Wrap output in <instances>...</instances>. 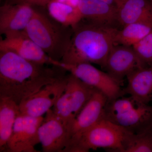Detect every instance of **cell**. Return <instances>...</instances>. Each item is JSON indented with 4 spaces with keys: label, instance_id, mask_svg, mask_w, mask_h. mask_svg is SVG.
<instances>
[{
    "label": "cell",
    "instance_id": "obj_1",
    "mask_svg": "<svg viewBox=\"0 0 152 152\" xmlns=\"http://www.w3.org/2000/svg\"><path fill=\"white\" fill-rule=\"evenodd\" d=\"M64 69L31 61L13 52L0 51V98L20 105L45 86L64 76Z\"/></svg>",
    "mask_w": 152,
    "mask_h": 152
},
{
    "label": "cell",
    "instance_id": "obj_2",
    "mask_svg": "<svg viewBox=\"0 0 152 152\" xmlns=\"http://www.w3.org/2000/svg\"><path fill=\"white\" fill-rule=\"evenodd\" d=\"M72 28L70 42L60 61L68 64L90 63L104 68L109 53L116 45L118 29L83 20Z\"/></svg>",
    "mask_w": 152,
    "mask_h": 152
},
{
    "label": "cell",
    "instance_id": "obj_3",
    "mask_svg": "<svg viewBox=\"0 0 152 152\" xmlns=\"http://www.w3.org/2000/svg\"><path fill=\"white\" fill-rule=\"evenodd\" d=\"M24 31L50 58L57 61H61L67 50L73 32L72 27L64 26L48 12L35 9Z\"/></svg>",
    "mask_w": 152,
    "mask_h": 152
},
{
    "label": "cell",
    "instance_id": "obj_4",
    "mask_svg": "<svg viewBox=\"0 0 152 152\" xmlns=\"http://www.w3.org/2000/svg\"><path fill=\"white\" fill-rule=\"evenodd\" d=\"M127 132L104 118L85 132L69 152H86L91 149L103 148L110 151L121 152Z\"/></svg>",
    "mask_w": 152,
    "mask_h": 152
},
{
    "label": "cell",
    "instance_id": "obj_5",
    "mask_svg": "<svg viewBox=\"0 0 152 152\" xmlns=\"http://www.w3.org/2000/svg\"><path fill=\"white\" fill-rule=\"evenodd\" d=\"M51 63L52 65L62 68L85 83L99 90L105 95L109 100L124 95L121 84L107 73L97 69L91 64L83 63L68 64L53 59Z\"/></svg>",
    "mask_w": 152,
    "mask_h": 152
},
{
    "label": "cell",
    "instance_id": "obj_6",
    "mask_svg": "<svg viewBox=\"0 0 152 152\" xmlns=\"http://www.w3.org/2000/svg\"><path fill=\"white\" fill-rule=\"evenodd\" d=\"M108 100L102 93L98 90L95 91L74 119L69 133L67 145L64 152H69L85 132L104 118L105 108Z\"/></svg>",
    "mask_w": 152,
    "mask_h": 152
},
{
    "label": "cell",
    "instance_id": "obj_7",
    "mask_svg": "<svg viewBox=\"0 0 152 152\" xmlns=\"http://www.w3.org/2000/svg\"><path fill=\"white\" fill-rule=\"evenodd\" d=\"M44 118L19 115L6 148L12 152H37L35 146L40 143L38 130Z\"/></svg>",
    "mask_w": 152,
    "mask_h": 152
},
{
    "label": "cell",
    "instance_id": "obj_8",
    "mask_svg": "<svg viewBox=\"0 0 152 152\" xmlns=\"http://www.w3.org/2000/svg\"><path fill=\"white\" fill-rule=\"evenodd\" d=\"M67 77L63 76L22 102L19 105L20 114L36 118L42 117L64 92Z\"/></svg>",
    "mask_w": 152,
    "mask_h": 152
},
{
    "label": "cell",
    "instance_id": "obj_9",
    "mask_svg": "<svg viewBox=\"0 0 152 152\" xmlns=\"http://www.w3.org/2000/svg\"><path fill=\"white\" fill-rule=\"evenodd\" d=\"M108 120L130 132L138 133L152 127V106L135 99L122 112L106 114Z\"/></svg>",
    "mask_w": 152,
    "mask_h": 152
},
{
    "label": "cell",
    "instance_id": "obj_10",
    "mask_svg": "<svg viewBox=\"0 0 152 152\" xmlns=\"http://www.w3.org/2000/svg\"><path fill=\"white\" fill-rule=\"evenodd\" d=\"M145 67L132 47L115 45L109 53L104 69L112 77L121 84L124 78L133 71Z\"/></svg>",
    "mask_w": 152,
    "mask_h": 152
},
{
    "label": "cell",
    "instance_id": "obj_11",
    "mask_svg": "<svg viewBox=\"0 0 152 152\" xmlns=\"http://www.w3.org/2000/svg\"><path fill=\"white\" fill-rule=\"evenodd\" d=\"M0 40V51L13 52L26 59L34 62L51 64L50 58L27 35L24 31L5 34Z\"/></svg>",
    "mask_w": 152,
    "mask_h": 152
},
{
    "label": "cell",
    "instance_id": "obj_12",
    "mask_svg": "<svg viewBox=\"0 0 152 152\" xmlns=\"http://www.w3.org/2000/svg\"><path fill=\"white\" fill-rule=\"evenodd\" d=\"M40 143L45 152H64L69 140L67 128L50 109L38 130Z\"/></svg>",
    "mask_w": 152,
    "mask_h": 152
},
{
    "label": "cell",
    "instance_id": "obj_13",
    "mask_svg": "<svg viewBox=\"0 0 152 152\" xmlns=\"http://www.w3.org/2000/svg\"><path fill=\"white\" fill-rule=\"evenodd\" d=\"M34 12L32 6L23 3L6 4L0 7V34L24 31Z\"/></svg>",
    "mask_w": 152,
    "mask_h": 152
},
{
    "label": "cell",
    "instance_id": "obj_14",
    "mask_svg": "<svg viewBox=\"0 0 152 152\" xmlns=\"http://www.w3.org/2000/svg\"><path fill=\"white\" fill-rule=\"evenodd\" d=\"M118 22L123 26L135 23L152 26V3L148 0H118Z\"/></svg>",
    "mask_w": 152,
    "mask_h": 152
},
{
    "label": "cell",
    "instance_id": "obj_15",
    "mask_svg": "<svg viewBox=\"0 0 152 152\" xmlns=\"http://www.w3.org/2000/svg\"><path fill=\"white\" fill-rule=\"evenodd\" d=\"M127 85L123 90L136 101L149 104L152 102V65L139 68L127 76Z\"/></svg>",
    "mask_w": 152,
    "mask_h": 152
},
{
    "label": "cell",
    "instance_id": "obj_16",
    "mask_svg": "<svg viewBox=\"0 0 152 152\" xmlns=\"http://www.w3.org/2000/svg\"><path fill=\"white\" fill-rule=\"evenodd\" d=\"M79 10L83 19L97 24L113 27L118 22L116 6L100 0H80Z\"/></svg>",
    "mask_w": 152,
    "mask_h": 152
},
{
    "label": "cell",
    "instance_id": "obj_17",
    "mask_svg": "<svg viewBox=\"0 0 152 152\" xmlns=\"http://www.w3.org/2000/svg\"><path fill=\"white\" fill-rule=\"evenodd\" d=\"M20 115L19 106L12 100L0 98V150L6 149L15 122Z\"/></svg>",
    "mask_w": 152,
    "mask_h": 152
},
{
    "label": "cell",
    "instance_id": "obj_18",
    "mask_svg": "<svg viewBox=\"0 0 152 152\" xmlns=\"http://www.w3.org/2000/svg\"><path fill=\"white\" fill-rule=\"evenodd\" d=\"M65 89L70 96L75 118L97 90L71 74L67 77Z\"/></svg>",
    "mask_w": 152,
    "mask_h": 152
},
{
    "label": "cell",
    "instance_id": "obj_19",
    "mask_svg": "<svg viewBox=\"0 0 152 152\" xmlns=\"http://www.w3.org/2000/svg\"><path fill=\"white\" fill-rule=\"evenodd\" d=\"M47 7L49 15L64 26L72 27L83 20L78 7L56 0L50 2Z\"/></svg>",
    "mask_w": 152,
    "mask_h": 152
},
{
    "label": "cell",
    "instance_id": "obj_20",
    "mask_svg": "<svg viewBox=\"0 0 152 152\" xmlns=\"http://www.w3.org/2000/svg\"><path fill=\"white\" fill-rule=\"evenodd\" d=\"M152 31V26L142 23H135L124 26L117 30L116 44L132 47Z\"/></svg>",
    "mask_w": 152,
    "mask_h": 152
},
{
    "label": "cell",
    "instance_id": "obj_21",
    "mask_svg": "<svg viewBox=\"0 0 152 152\" xmlns=\"http://www.w3.org/2000/svg\"><path fill=\"white\" fill-rule=\"evenodd\" d=\"M121 152H152V127L138 133L128 131Z\"/></svg>",
    "mask_w": 152,
    "mask_h": 152
},
{
    "label": "cell",
    "instance_id": "obj_22",
    "mask_svg": "<svg viewBox=\"0 0 152 152\" xmlns=\"http://www.w3.org/2000/svg\"><path fill=\"white\" fill-rule=\"evenodd\" d=\"M53 107L55 115L66 127L69 133L75 117L70 96L66 89Z\"/></svg>",
    "mask_w": 152,
    "mask_h": 152
},
{
    "label": "cell",
    "instance_id": "obj_23",
    "mask_svg": "<svg viewBox=\"0 0 152 152\" xmlns=\"http://www.w3.org/2000/svg\"><path fill=\"white\" fill-rule=\"evenodd\" d=\"M132 47L145 66L152 65V31Z\"/></svg>",
    "mask_w": 152,
    "mask_h": 152
},
{
    "label": "cell",
    "instance_id": "obj_24",
    "mask_svg": "<svg viewBox=\"0 0 152 152\" xmlns=\"http://www.w3.org/2000/svg\"><path fill=\"white\" fill-rule=\"evenodd\" d=\"M53 0H14V4L23 3L28 4L30 5L38 6V7H47L48 4Z\"/></svg>",
    "mask_w": 152,
    "mask_h": 152
},
{
    "label": "cell",
    "instance_id": "obj_25",
    "mask_svg": "<svg viewBox=\"0 0 152 152\" xmlns=\"http://www.w3.org/2000/svg\"><path fill=\"white\" fill-rule=\"evenodd\" d=\"M56 1L68 4L76 7H78L80 0H56Z\"/></svg>",
    "mask_w": 152,
    "mask_h": 152
},
{
    "label": "cell",
    "instance_id": "obj_26",
    "mask_svg": "<svg viewBox=\"0 0 152 152\" xmlns=\"http://www.w3.org/2000/svg\"><path fill=\"white\" fill-rule=\"evenodd\" d=\"M100 1H102L104 2L115 6H116L117 3L118 1V0H100Z\"/></svg>",
    "mask_w": 152,
    "mask_h": 152
},
{
    "label": "cell",
    "instance_id": "obj_27",
    "mask_svg": "<svg viewBox=\"0 0 152 152\" xmlns=\"http://www.w3.org/2000/svg\"><path fill=\"white\" fill-rule=\"evenodd\" d=\"M151 1H152V0H151Z\"/></svg>",
    "mask_w": 152,
    "mask_h": 152
}]
</instances>
